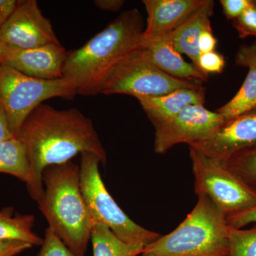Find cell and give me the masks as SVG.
<instances>
[{"mask_svg":"<svg viewBox=\"0 0 256 256\" xmlns=\"http://www.w3.org/2000/svg\"><path fill=\"white\" fill-rule=\"evenodd\" d=\"M16 138L26 149L31 181L28 194L38 201L44 192L42 173L52 165L63 164L84 152L94 153L102 164L106 150L92 120L78 109L57 110L40 104L24 122Z\"/></svg>","mask_w":256,"mask_h":256,"instance_id":"6da1fadb","label":"cell"},{"mask_svg":"<svg viewBox=\"0 0 256 256\" xmlns=\"http://www.w3.org/2000/svg\"><path fill=\"white\" fill-rule=\"evenodd\" d=\"M196 195L208 197L226 218L256 206V188L226 165L190 148Z\"/></svg>","mask_w":256,"mask_h":256,"instance_id":"52a82bcc","label":"cell"},{"mask_svg":"<svg viewBox=\"0 0 256 256\" xmlns=\"http://www.w3.org/2000/svg\"><path fill=\"white\" fill-rule=\"evenodd\" d=\"M229 226L232 228H242L252 223H256V206L246 212L227 218Z\"/></svg>","mask_w":256,"mask_h":256,"instance_id":"83f0119b","label":"cell"},{"mask_svg":"<svg viewBox=\"0 0 256 256\" xmlns=\"http://www.w3.org/2000/svg\"><path fill=\"white\" fill-rule=\"evenodd\" d=\"M90 242L94 256H139L146 247L143 244L122 242L101 224H94Z\"/></svg>","mask_w":256,"mask_h":256,"instance_id":"ac0fdd59","label":"cell"},{"mask_svg":"<svg viewBox=\"0 0 256 256\" xmlns=\"http://www.w3.org/2000/svg\"><path fill=\"white\" fill-rule=\"evenodd\" d=\"M15 138L12 132L6 114L0 106V143Z\"/></svg>","mask_w":256,"mask_h":256,"instance_id":"f546056e","label":"cell"},{"mask_svg":"<svg viewBox=\"0 0 256 256\" xmlns=\"http://www.w3.org/2000/svg\"><path fill=\"white\" fill-rule=\"evenodd\" d=\"M254 3H255V4L256 5V0H254Z\"/></svg>","mask_w":256,"mask_h":256,"instance_id":"836d02e7","label":"cell"},{"mask_svg":"<svg viewBox=\"0 0 256 256\" xmlns=\"http://www.w3.org/2000/svg\"><path fill=\"white\" fill-rule=\"evenodd\" d=\"M16 4V0H0V28L14 12Z\"/></svg>","mask_w":256,"mask_h":256,"instance_id":"4dcf8cb0","label":"cell"},{"mask_svg":"<svg viewBox=\"0 0 256 256\" xmlns=\"http://www.w3.org/2000/svg\"><path fill=\"white\" fill-rule=\"evenodd\" d=\"M205 0H143L148 20L142 42L160 38L174 31Z\"/></svg>","mask_w":256,"mask_h":256,"instance_id":"4fadbf2b","label":"cell"},{"mask_svg":"<svg viewBox=\"0 0 256 256\" xmlns=\"http://www.w3.org/2000/svg\"><path fill=\"white\" fill-rule=\"evenodd\" d=\"M35 217L32 214L13 216L12 208L0 210V240H20L42 246L44 238L33 232Z\"/></svg>","mask_w":256,"mask_h":256,"instance_id":"d6986e66","label":"cell"},{"mask_svg":"<svg viewBox=\"0 0 256 256\" xmlns=\"http://www.w3.org/2000/svg\"><path fill=\"white\" fill-rule=\"evenodd\" d=\"M6 46H4V44L0 42V62H1L2 60L3 57L6 53Z\"/></svg>","mask_w":256,"mask_h":256,"instance_id":"d6a6232c","label":"cell"},{"mask_svg":"<svg viewBox=\"0 0 256 256\" xmlns=\"http://www.w3.org/2000/svg\"><path fill=\"white\" fill-rule=\"evenodd\" d=\"M0 42L16 50L60 44L50 20L42 14L36 0L18 1L14 12L0 28Z\"/></svg>","mask_w":256,"mask_h":256,"instance_id":"30bf717a","label":"cell"},{"mask_svg":"<svg viewBox=\"0 0 256 256\" xmlns=\"http://www.w3.org/2000/svg\"><path fill=\"white\" fill-rule=\"evenodd\" d=\"M214 2L205 0L200 8L192 13L174 31L166 34L172 43L174 50L180 54H186L198 68V41L205 30L212 28L210 18L214 13Z\"/></svg>","mask_w":256,"mask_h":256,"instance_id":"9a60e30c","label":"cell"},{"mask_svg":"<svg viewBox=\"0 0 256 256\" xmlns=\"http://www.w3.org/2000/svg\"><path fill=\"white\" fill-rule=\"evenodd\" d=\"M228 256H256V225L250 229L229 228Z\"/></svg>","mask_w":256,"mask_h":256,"instance_id":"44dd1931","label":"cell"},{"mask_svg":"<svg viewBox=\"0 0 256 256\" xmlns=\"http://www.w3.org/2000/svg\"><path fill=\"white\" fill-rule=\"evenodd\" d=\"M236 64L247 67L248 72L237 94L216 110L225 120L256 108V42L239 48L236 56Z\"/></svg>","mask_w":256,"mask_h":256,"instance_id":"e0dca14e","label":"cell"},{"mask_svg":"<svg viewBox=\"0 0 256 256\" xmlns=\"http://www.w3.org/2000/svg\"><path fill=\"white\" fill-rule=\"evenodd\" d=\"M233 26L238 32L240 38L256 37V5L254 1L242 14L234 20Z\"/></svg>","mask_w":256,"mask_h":256,"instance_id":"cb8c5ba5","label":"cell"},{"mask_svg":"<svg viewBox=\"0 0 256 256\" xmlns=\"http://www.w3.org/2000/svg\"><path fill=\"white\" fill-rule=\"evenodd\" d=\"M252 0H220L226 18L229 20L238 18L252 4Z\"/></svg>","mask_w":256,"mask_h":256,"instance_id":"484cf974","label":"cell"},{"mask_svg":"<svg viewBox=\"0 0 256 256\" xmlns=\"http://www.w3.org/2000/svg\"><path fill=\"white\" fill-rule=\"evenodd\" d=\"M12 175L26 183L31 181V168L26 149L16 138L0 143V174Z\"/></svg>","mask_w":256,"mask_h":256,"instance_id":"ffe728a7","label":"cell"},{"mask_svg":"<svg viewBox=\"0 0 256 256\" xmlns=\"http://www.w3.org/2000/svg\"><path fill=\"white\" fill-rule=\"evenodd\" d=\"M200 85L202 84L165 74L150 60L142 46L116 67L104 84L100 94H126L136 98L156 97Z\"/></svg>","mask_w":256,"mask_h":256,"instance_id":"ba28073f","label":"cell"},{"mask_svg":"<svg viewBox=\"0 0 256 256\" xmlns=\"http://www.w3.org/2000/svg\"><path fill=\"white\" fill-rule=\"evenodd\" d=\"M142 48L150 60L165 74L182 80L202 84L208 80V76L200 72L193 64L184 60L182 54L174 50L166 35L142 42Z\"/></svg>","mask_w":256,"mask_h":256,"instance_id":"5bb4252c","label":"cell"},{"mask_svg":"<svg viewBox=\"0 0 256 256\" xmlns=\"http://www.w3.org/2000/svg\"><path fill=\"white\" fill-rule=\"evenodd\" d=\"M197 196L196 206L178 228L146 245L139 256H228L226 217L208 197Z\"/></svg>","mask_w":256,"mask_h":256,"instance_id":"277c9868","label":"cell"},{"mask_svg":"<svg viewBox=\"0 0 256 256\" xmlns=\"http://www.w3.org/2000/svg\"><path fill=\"white\" fill-rule=\"evenodd\" d=\"M67 54L68 52L62 44L45 45L32 50L6 47L0 64L12 67L32 78L58 80L64 78Z\"/></svg>","mask_w":256,"mask_h":256,"instance_id":"7c38bea8","label":"cell"},{"mask_svg":"<svg viewBox=\"0 0 256 256\" xmlns=\"http://www.w3.org/2000/svg\"><path fill=\"white\" fill-rule=\"evenodd\" d=\"M101 161L94 153L80 154V188L92 223L101 224L110 229L122 242L146 246L156 242L161 236L143 228L133 222L121 210L106 188L101 178Z\"/></svg>","mask_w":256,"mask_h":256,"instance_id":"5b68a950","label":"cell"},{"mask_svg":"<svg viewBox=\"0 0 256 256\" xmlns=\"http://www.w3.org/2000/svg\"><path fill=\"white\" fill-rule=\"evenodd\" d=\"M38 210L50 228L77 256H85L94 223L80 188V166L72 160L42 173Z\"/></svg>","mask_w":256,"mask_h":256,"instance_id":"3957f363","label":"cell"},{"mask_svg":"<svg viewBox=\"0 0 256 256\" xmlns=\"http://www.w3.org/2000/svg\"><path fill=\"white\" fill-rule=\"evenodd\" d=\"M225 67V60L223 55L218 52H208L201 54L198 57V68L200 72L208 76V74H220Z\"/></svg>","mask_w":256,"mask_h":256,"instance_id":"d4e9b609","label":"cell"},{"mask_svg":"<svg viewBox=\"0 0 256 256\" xmlns=\"http://www.w3.org/2000/svg\"><path fill=\"white\" fill-rule=\"evenodd\" d=\"M225 165L256 188V146L233 156Z\"/></svg>","mask_w":256,"mask_h":256,"instance_id":"7402d4cb","label":"cell"},{"mask_svg":"<svg viewBox=\"0 0 256 256\" xmlns=\"http://www.w3.org/2000/svg\"><path fill=\"white\" fill-rule=\"evenodd\" d=\"M77 95L65 78L47 80L32 78L0 64V106L15 138L32 111L53 98L73 99Z\"/></svg>","mask_w":256,"mask_h":256,"instance_id":"8992f818","label":"cell"},{"mask_svg":"<svg viewBox=\"0 0 256 256\" xmlns=\"http://www.w3.org/2000/svg\"><path fill=\"white\" fill-rule=\"evenodd\" d=\"M36 256H77L60 240L50 226L45 230L41 249Z\"/></svg>","mask_w":256,"mask_h":256,"instance_id":"603a6c76","label":"cell"},{"mask_svg":"<svg viewBox=\"0 0 256 256\" xmlns=\"http://www.w3.org/2000/svg\"><path fill=\"white\" fill-rule=\"evenodd\" d=\"M217 44V40L214 36L212 28L205 30L202 34L198 41V50L200 54L208 53L214 50Z\"/></svg>","mask_w":256,"mask_h":256,"instance_id":"f1b7e54d","label":"cell"},{"mask_svg":"<svg viewBox=\"0 0 256 256\" xmlns=\"http://www.w3.org/2000/svg\"><path fill=\"white\" fill-rule=\"evenodd\" d=\"M94 4L99 9L105 11L118 12L124 4V0H96Z\"/></svg>","mask_w":256,"mask_h":256,"instance_id":"1f68e13d","label":"cell"},{"mask_svg":"<svg viewBox=\"0 0 256 256\" xmlns=\"http://www.w3.org/2000/svg\"><path fill=\"white\" fill-rule=\"evenodd\" d=\"M218 112L206 109L204 105H190L173 117L153 124L156 129L154 152L164 154L180 143L191 146L204 140L225 122Z\"/></svg>","mask_w":256,"mask_h":256,"instance_id":"9c48e42d","label":"cell"},{"mask_svg":"<svg viewBox=\"0 0 256 256\" xmlns=\"http://www.w3.org/2000/svg\"><path fill=\"white\" fill-rule=\"evenodd\" d=\"M256 146V108L226 120L204 140L194 143V148L204 156L222 164L242 152Z\"/></svg>","mask_w":256,"mask_h":256,"instance_id":"8fae6325","label":"cell"},{"mask_svg":"<svg viewBox=\"0 0 256 256\" xmlns=\"http://www.w3.org/2000/svg\"><path fill=\"white\" fill-rule=\"evenodd\" d=\"M144 22L139 10L124 12L84 46L67 54L64 78L77 95L100 94L120 64L142 46Z\"/></svg>","mask_w":256,"mask_h":256,"instance_id":"7a4b0ae2","label":"cell"},{"mask_svg":"<svg viewBox=\"0 0 256 256\" xmlns=\"http://www.w3.org/2000/svg\"><path fill=\"white\" fill-rule=\"evenodd\" d=\"M33 246L20 240H0V256H16Z\"/></svg>","mask_w":256,"mask_h":256,"instance_id":"4316f807","label":"cell"},{"mask_svg":"<svg viewBox=\"0 0 256 256\" xmlns=\"http://www.w3.org/2000/svg\"><path fill=\"white\" fill-rule=\"evenodd\" d=\"M206 89L202 85L180 88L166 95L138 98L152 124H156L173 117L190 105H204Z\"/></svg>","mask_w":256,"mask_h":256,"instance_id":"2e32d148","label":"cell"}]
</instances>
